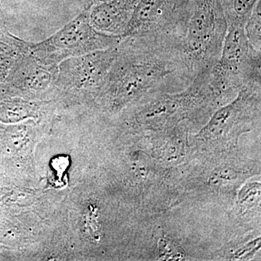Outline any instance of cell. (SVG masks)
Here are the masks:
<instances>
[{
    "label": "cell",
    "mask_w": 261,
    "mask_h": 261,
    "mask_svg": "<svg viewBox=\"0 0 261 261\" xmlns=\"http://www.w3.org/2000/svg\"><path fill=\"white\" fill-rule=\"evenodd\" d=\"M145 44V43H144ZM134 49L133 46L118 44V53L101 93L110 96L117 104L125 103L148 92L159 84L167 83L178 67L190 65L187 57L177 61L166 58L158 51L145 49Z\"/></svg>",
    "instance_id": "1"
},
{
    "label": "cell",
    "mask_w": 261,
    "mask_h": 261,
    "mask_svg": "<svg viewBox=\"0 0 261 261\" xmlns=\"http://www.w3.org/2000/svg\"><path fill=\"white\" fill-rule=\"evenodd\" d=\"M122 38L96 30L91 24L89 10H86L46 40L31 43L29 53L43 64L57 67L68 58L116 47Z\"/></svg>",
    "instance_id": "2"
},
{
    "label": "cell",
    "mask_w": 261,
    "mask_h": 261,
    "mask_svg": "<svg viewBox=\"0 0 261 261\" xmlns=\"http://www.w3.org/2000/svg\"><path fill=\"white\" fill-rule=\"evenodd\" d=\"M118 45L73 57L58 66L56 90L73 95L99 93L116 61Z\"/></svg>",
    "instance_id": "3"
},
{
    "label": "cell",
    "mask_w": 261,
    "mask_h": 261,
    "mask_svg": "<svg viewBox=\"0 0 261 261\" xmlns=\"http://www.w3.org/2000/svg\"><path fill=\"white\" fill-rule=\"evenodd\" d=\"M226 25L224 17L211 0L194 10L188 20L183 49L192 63H214L224 42Z\"/></svg>",
    "instance_id": "4"
},
{
    "label": "cell",
    "mask_w": 261,
    "mask_h": 261,
    "mask_svg": "<svg viewBox=\"0 0 261 261\" xmlns=\"http://www.w3.org/2000/svg\"><path fill=\"white\" fill-rule=\"evenodd\" d=\"M58 66L38 61L30 53L18 58L6 77V83L23 94H41L56 90Z\"/></svg>",
    "instance_id": "5"
},
{
    "label": "cell",
    "mask_w": 261,
    "mask_h": 261,
    "mask_svg": "<svg viewBox=\"0 0 261 261\" xmlns=\"http://www.w3.org/2000/svg\"><path fill=\"white\" fill-rule=\"evenodd\" d=\"M133 3L115 0L96 7L89 11L91 24L98 32L123 37L130 18Z\"/></svg>",
    "instance_id": "6"
},
{
    "label": "cell",
    "mask_w": 261,
    "mask_h": 261,
    "mask_svg": "<svg viewBox=\"0 0 261 261\" xmlns=\"http://www.w3.org/2000/svg\"><path fill=\"white\" fill-rule=\"evenodd\" d=\"M167 0H140L132 11L123 37H145L158 25Z\"/></svg>",
    "instance_id": "7"
},
{
    "label": "cell",
    "mask_w": 261,
    "mask_h": 261,
    "mask_svg": "<svg viewBox=\"0 0 261 261\" xmlns=\"http://www.w3.org/2000/svg\"><path fill=\"white\" fill-rule=\"evenodd\" d=\"M252 14L247 18L245 27V34L254 50H260V3H256L252 10Z\"/></svg>",
    "instance_id": "8"
},
{
    "label": "cell",
    "mask_w": 261,
    "mask_h": 261,
    "mask_svg": "<svg viewBox=\"0 0 261 261\" xmlns=\"http://www.w3.org/2000/svg\"><path fill=\"white\" fill-rule=\"evenodd\" d=\"M257 0H233L232 8L234 18L231 22L245 24Z\"/></svg>",
    "instance_id": "9"
}]
</instances>
